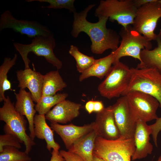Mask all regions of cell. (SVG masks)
Here are the masks:
<instances>
[{
	"label": "cell",
	"instance_id": "obj_1",
	"mask_svg": "<svg viewBox=\"0 0 161 161\" xmlns=\"http://www.w3.org/2000/svg\"><path fill=\"white\" fill-rule=\"evenodd\" d=\"M95 6L94 4H90L83 10L73 13L71 35L76 38L81 32L86 33L90 38L91 50L94 54H101L108 49L114 51L119 47L120 36L114 30L107 28L108 18L100 17L96 23L89 22L86 19L88 12Z\"/></svg>",
	"mask_w": 161,
	"mask_h": 161
},
{
	"label": "cell",
	"instance_id": "obj_2",
	"mask_svg": "<svg viewBox=\"0 0 161 161\" xmlns=\"http://www.w3.org/2000/svg\"><path fill=\"white\" fill-rule=\"evenodd\" d=\"M0 120L5 123L3 129L5 134L16 136L21 143L24 144V151L28 154L35 143L26 133L27 120L16 110L9 96L6 97L3 106L0 108Z\"/></svg>",
	"mask_w": 161,
	"mask_h": 161
},
{
	"label": "cell",
	"instance_id": "obj_3",
	"mask_svg": "<svg viewBox=\"0 0 161 161\" xmlns=\"http://www.w3.org/2000/svg\"><path fill=\"white\" fill-rule=\"evenodd\" d=\"M135 150L134 138L110 140L97 136L93 156L106 161H131Z\"/></svg>",
	"mask_w": 161,
	"mask_h": 161
},
{
	"label": "cell",
	"instance_id": "obj_4",
	"mask_svg": "<svg viewBox=\"0 0 161 161\" xmlns=\"http://www.w3.org/2000/svg\"><path fill=\"white\" fill-rule=\"evenodd\" d=\"M130 68V81L122 96L133 91L141 92L156 98L161 108V74L152 68Z\"/></svg>",
	"mask_w": 161,
	"mask_h": 161
},
{
	"label": "cell",
	"instance_id": "obj_5",
	"mask_svg": "<svg viewBox=\"0 0 161 161\" xmlns=\"http://www.w3.org/2000/svg\"><path fill=\"white\" fill-rule=\"evenodd\" d=\"M54 36L38 35L34 38L31 43L24 44L14 42L13 45L21 56L25 69L30 68V61L28 58L29 53L32 52L38 56L44 57L47 61L58 69L62 66V62L55 55L53 49L56 46Z\"/></svg>",
	"mask_w": 161,
	"mask_h": 161
},
{
	"label": "cell",
	"instance_id": "obj_6",
	"mask_svg": "<svg viewBox=\"0 0 161 161\" xmlns=\"http://www.w3.org/2000/svg\"><path fill=\"white\" fill-rule=\"evenodd\" d=\"M137 9L133 0H102L95 15L98 18L104 17L111 21H116L125 27L133 24Z\"/></svg>",
	"mask_w": 161,
	"mask_h": 161
},
{
	"label": "cell",
	"instance_id": "obj_7",
	"mask_svg": "<svg viewBox=\"0 0 161 161\" xmlns=\"http://www.w3.org/2000/svg\"><path fill=\"white\" fill-rule=\"evenodd\" d=\"M131 76V68L120 61L114 63L98 90L103 97L110 99L122 95L129 86Z\"/></svg>",
	"mask_w": 161,
	"mask_h": 161
},
{
	"label": "cell",
	"instance_id": "obj_8",
	"mask_svg": "<svg viewBox=\"0 0 161 161\" xmlns=\"http://www.w3.org/2000/svg\"><path fill=\"white\" fill-rule=\"evenodd\" d=\"M119 35L121 40L117 49L114 63L120 61L121 58L125 56L132 57L137 59L140 62V53L141 50L143 49L151 50L152 48V45L151 41L135 30L131 25L125 27H123Z\"/></svg>",
	"mask_w": 161,
	"mask_h": 161
},
{
	"label": "cell",
	"instance_id": "obj_9",
	"mask_svg": "<svg viewBox=\"0 0 161 161\" xmlns=\"http://www.w3.org/2000/svg\"><path fill=\"white\" fill-rule=\"evenodd\" d=\"M160 18L161 4L154 0L137 9L133 27L148 40H155L157 34L154 30Z\"/></svg>",
	"mask_w": 161,
	"mask_h": 161
},
{
	"label": "cell",
	"instance_id": "obj_10",
	"mask_svg": "<svg viewBox=\"0 0 161 161\" xmlns=\"http://www.w3.org/2000/svg\"><path fill=\"white\" fill-rule=\"evenodd\" d=\"M125 96L130 113L137 121L147 123L158 118L157 111L160 104L154 97L137 91L129 92Z\"/></svg>",
	"mask_w": 161,
	"mask_h": 161
},
{
	"label": "cell",
	"instance_id": "obj_11",
	"mask_svg": "<svg viewBox=\"0 0 161 161\" xmlns=\"http://www.w3.org/2000/svg\"><path fill=\"white\" fill-rule=\"evenodd\" d=\"M7 28L12 29L30 38L38 35L54 36L53 32L47 26L36 21L17 19L9 10L2 13L0 18V31Z\"/></svg>",
	"mask_w": 161,
	"mask_h": 161
},
{
	"label": "cell",
	"instance_id": "obj_12",
	"mask_svg": "<svg viewBox=\"0 0 161 161\" xmlns=\"http://www.w3.org/2000/svg\"><path fill=\"white\" fill-rule=\"evenodd\" d=\"M112 106L120 137L124 139L133 138L137 121L130 113L126 96L118 98Z\"/></svg>",
	"mask_w": 161,
	"mask_h": 161
},
{
	"label": "cell",
	"instance_id": "obj_13",
	"mask_svg": "<svg viewBox=\"0 0 161 161\" xmlns=\"http://www.w3.org/2000/svg\"><path fill=\"white\" fill-rule=\"evenodd\" d=\"M93 129L97 136L107 140H114L120 134L116 124L112 106L97 113L95 121L92 122Z\"/></svg>",
	"mask_w": 161,
	"mask_h": 161
},
{
	"label": "cell",
	"instance_id": "obj_14",
	"mask_svg": "<svg viewBox=\"0 0 161 161\" xmlns=\"http://www.w3.org/2000/svg\"><path fill=\"white\" fill-rule=\"evenodd\" d=\"M151 134L150 125L140 120H137L133 137L135 150L131 158L132 160L145 158L151 154L153 148L150 142Z\"/></svg>",
	"mask_w": 161,
	"mask_h": 161
},
{
	"label": "cell",
	"instance_id": "obj_15",
	"mask_svg": "<svg viewBox=\"0 0 161 161\" xmlns=\"http://www.w3.org/2000/svg\"><path fill=\"white\" fill-rule=\"evenodd\" d=\"M20 89L27 88L34 102L37 103L42 96L44 75L31 69L20 70L16 72Z\"/></svg>",
	"mask_w": 161,
	"mask_h": 161
},
{
	"label": "cell",
	"instance_id": "obj_16",
	"mask_svg": "<svg viewBox=\"0 0 161 161\" xmlns=\"http://www.w3.org/2000/svg\"><path fill=\"white\" fill-rule=\"evenodd\" d=\"M50 127L60 137L68 150L93 130L92 123L83 126H77L72 123L62 125L51 123Z\"/></svg>",
	"mask_w": 161,
	"mask_h": 161
},
{
	"label": "cell",
	"instance_id": "obj_17",
	"mask_svg": "<svg viewBox=\"0 0 161 161\" xmlns=\"http://www.w3.org/2000/svg\"><path fill=\"white\" fill-rule=\"evenodd\" d=\"M81 105L65 100L56 105L45 115L51 123L65 124L78 116Z\"/></svg>",
	"mask_w": 161,
	"mask_h": 161
},
{
	"label": "cell",
	"instance_id": "obj_18",
	"mask_svg": "<svg viewBox=\"0 0 161 161\" xmlns=\"http://www.w3.org/2000/svg\"><path fill=\"white\" fill-rule=\"evenodd\" d=\"M16 102V110L21 115L25 116L29 124L30 136L34 140L35 137L34 131V120L36 111L31 93L25 89H20L18 93H15Z\"/></svg>",
	"mask_w": 161,
	"mask_h": 161
},
{
	"label": "cell",
	"instance_id": "obj_19",
	"mask_svg": "<svg viewBox=\"0 0 161 161\" xmlns=\"http://www.w3.org/2000/svg\"><path fill=\"white\" fill-rule=\"evenodd\" d=\"M117 53L116 50L104 57L96 59L89 68L81 73L79 77V81H82L91 77H96L100 79L106 77L115 61Z\"/></svg>",
	"mask_w": 161,
	"mask_h": 161
},
{
	"label": "cell",
	"instance_id": "obj_20",
	"mask_svg": "<svg viewBox=\"0 0 161 161\" xmlns=\"http://www.w3.org/2000/svg\"><path fill=\"white\" fill-rule=\"evenodd\" d=\"M45 115L36 114L34 120V131L35 137L44 140L46 148L50 151L52 149L59 150L60 147L55 140L54 131L47 124Z\"/></svg>",
	"mask_w": 161,
	"mask_h": 161
},
{
	"label": "cell",
	"instance_id": "obj_21",
	"mask_svg": "<svg viewBox=\"0 0 161 161\" xmlns=\"http://www.w3.org/2000/svg\"><path fill=\"white\" fill-rule=\"evenodd\" d=\"M155 41L157 46L152 50L143 49L140 53L141 62L137 68H152L161 74V29Z\"/></svg>",
	"mask_w": 161,
	"mask_h": 161
},
{
	"label": "cell",
	"instance_id": "obj_22",
	"mask_svg": "<svg viewBox=\"0 0 161 161\" xmlns=\"http://www.w3.org/2000/svg\"><path fill=\"white\" fill-rule=\"evenodd\" d=\"M97 134L92 130L73 144L68 151L80 157L84 161H92L93 151Z\"/></svg>",
	"mask_w": 161,
	"mask_h": 161
},
{
	"label": "cell",
	"instance_id": "obj_23",
	"mask_svg": "<svg viewBox=\"0 0 161 161\" xmlns=\"http://www.w3.org/2000/svg\"><path fill=\"white\" fill-rule=\"evenodd\" d=\"M67 86L58 70L50 71L44 75L42 96L54 95Z\"/></svg>",
	"mask_w": 161,
	"mask_h": 161
},
{
	"label": "cell",
	"instance_id": "obj_24",
	"mask_svg": "<svg viewBox=\"0 0 161 161\" xmlns=\"http://www.w3.org/2000/svg\"><path fill=\"white\" fill-rule=\"evenodd\" d=\"M17 58L16 54H14L13 57H5L0 66V102L4 101L6 97L5 92L12 90L11 84L7 79V74L9 70L15 65Z\"/></svg>",
	"mask_w": 161,
	"mask_h": 161
},
{
	"label": "cell",
	"instance_id": "obj_25",
	"mask_svg": "<svg viewBox=\"0 0 161 161\" xmlns=\"http://www.w3.org/2000/svg\"><path fill=\"white\" fill-rule=\"evenodd\" d=\"M68 95L66 93H63L42 96L35 105V109L38 114L45 115L52 107L65 100Z\"/></svg>",
	"mask_w": 161,
	"mask_h": 161
},
{
	"label": "cell",
	"instance_id": "obj_26",
	"mask_svg": "<svg viewBox=\"0 0 161 161\" xmlns=\"http://www.w3.org/2000/svg\"><path fill=\"white\" fill-rule=\"evenodd\" d=\"M69 53L75 59L77 71L81 73L89 68L95 62L93 56H89L81 53L76 46L71 45Z\"/></svg>",
	"mask_w": 161,
	"mask_h": 161
},
{
	"label": "cell",
	"instance_id": "obj_27",
	"mask_svg": "<svg viewBox=\"0 0 161 161\" xmlns=\"http://www.w3.org/2000/svg\"><path fill=\"white\" fill-rule=\"evenodd\" d=\"M13 146H5L0 152V161H30L31 158L25 151Z\"/></svg>",
	"mask_w": 161,
	"mask_h": 161
},
{
	"label": "cell",
	"instance_id": "obj_28",
	"mask_svg": "<svg viewBox=\"0 0 161 161\" xmlns=\"http://www.w3.org/2000/svg\"><path fill=\"white\" fill-rule=\"evenodd\" d=\"M26 1L27 2L38 1L49 4L47 6H42L43 8L54 9H65L73 13L77 11L74 5V0H27Z\"/></svg>",
	"mask_w": 161,
	"mask_h": 161
},
{
	"label": "cell",
	"instance_id": "obj_29",
	"mask_svg": "<svg viewBox=\"0 0 161 161\" xmlns=\"http://www.w3.org/2000/svg\"><path fill=\"white\" fill-rule=\"evenodd\" d=\"M21 141L15 135L11 134H5L0 135V152L5 146H10L18 149L21 147Z\"/></svg>",
	"mask_w": 161,
	"mask_h": 161
},
{
	"label": "cell",
	"instance_id": "obj_30",
	"mask_svg": "<svg viewBox=\"0 0 161 161\" xmlns=\"http://www.w3.org/2000/svg\"><path fill=\"white\" fill-rule=\"evenodd\" d=\"M151 131V135L155 146L158 147L157 137L161 131V117H158L155 123L150 125Z\"/></svg>",
	"mask_w": 161,
	"mask_h": 161
},
{
	"label": "cell",
	"instance_id": "obj_31",
	"mask_svg": "<svg viewBox=\"0 0 161 161\" xmlns=\"http://www.w3.org/2000/svg\"><path fill=\"white\" fill-rule=\"evenodd\" d=\"M59 152L65 159V161H84L78 155L68 151L61 150Z\"/></svg>",
	"mask_w": 161,
	"mask_h": 161
},
{
	"label": "cell",
	"instance_id": "obj_32",
	"mask_svg": "<svg viewBox=\"0 0 161 161\" xmlns=\"http://www.w3.org/2000/svg\"><path fill=\"white\" fill-rule=\"evenodd\" d=\"M49 161H65V159L60 154L59 150L53 149Z\"/></svg>",
	"mask_w": 161,
	"mask_h": 161
},
{
	"label": "cell",
	"instance_id": "obj_33",
	"mask_svg": "<svg viewBox=\"0 0 161 161\" xmlns=\"http://www.w3.org/2000/svg\"><path fill=\"white\" fill-rule=\"evenodd\" d=\"M104 107L102 101H94V112L97 113L102 111Z\"/></svg>",
	"mask_w": 161,
	"mask_h": 161
},
{
	"label": "cell",
	"instance_id": "obj_34",
	"mask_svg": "<svg viewBox=\"0 0 161 161\" xmlns=\"http://www.w3.org/2000/svg\"><path fill=\"white\" fill-rule=\"evenodd\" d=\"M94 101L89 100L85 104V109L89 114L94 112Z\"/></svg>",
	"mask_w": 161,
	"mask_h": 161
},
{
	"label": "cell",
	"instance_id": "obj_35",
	"mask_svg": "<svg viewBox=\"0 0 161 161\" xmlns=\"http://www.w3.org/2000/svg\"><path fill=\"white\" fill-rule=\"evenodd\" d=\"M154 0H133L134 4L136 8L140 7L145 4L154 1Z\"/></svg>",
	"mask_w": 161,
	"mask_h": 161
},
{
	"label": "cell",
	"instance_id": "obj_36",
	"mask_svg": "<svg viewBox=\"0 0 161 161\" xmlns=\"http://www.w3.org/2000/svg\"><path fill=\"white\" fill-rule=\"evenodd\" d=\"M92 161H106L102 158L98 157L95 156H94L93 157V160Z\"/></svg>",
	"mask_w": 161,
	"mask_h": 161
},
{
	"label": "cell",
	"instance_id": "obj_37",
	"mask_svg": "<svg viewBox=\"0 0 161 161\" xmlns=\"http://www.w3.org/2000/svg\"><path fill=\"white\" fill-rule=\"evenodd\" d=\"M156 161H161V155L159 156Z\"/></svg>",
	"mask_w": 161,
	"mask_h": 161
},
{
	"label": "cell",
	"instance_id": "obj_38",
	"mask_svg": "<svg viewBox=\"0 0 161 161\" xmlns=\"http://www.w3.org/2000/svg\"><path fill=\"white\" fill-rule=\"evenodd\" d=\"M159 1L160 2V3L161 4V0H159Z\"/></svg>",
	"mask_w": 161,
	"mask_h": 161
}]
</instances>
